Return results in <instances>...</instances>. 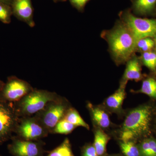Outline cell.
I'll return each instance as SVG.
<instances>
[{"label": "cell", "instance_id": "cell-11", "mask_svg": "<svg viewBox=\"0 0 156 156\" xmlns=\"http://www.w3.org/2000/svg\"><path fill=\"white\" fill-rule=\"evenodd\" d=\"M126 82L121 81L120 87L115 93L107 98L101 105L110 114H115L119 116L125 115L126 112L123 109V104L126 98Z\"/></svg>", "mask_w": 156, "mask_h": 156}, {"label": "cell", "instance_id": "cell-17", "mask_svg": "<svg viewBox=\"0 0 156 156\" xmlns=\"http://www.w3.org/2000/svg\"><path fill=\"white\" fill-rule=\"evenodd\" d=\"M63 119L66 120L77 127H83L88 130L90 129L89 125L83 119L79 112L73 107H71L69 109Z\"/></svg>", "mask_w": 156, "mask_h": 156}, {"label": "cell", "instance_id": "cell-9", "mask_svg": "<svg viewBox=\"0 0 156 156\" xmlns=\"http://www.w3.org/2000/svg\"><path fill=\"white\" fill-rule=\"evenodd\" d=\"M30 84L15 76L9 77L0 92V99L7 102L15 103L32 91Z\"/></svg>", "mask_w": 156, "mask_h": 156}, {"label": "cell", "instance_id": "cell-1", "mask_svg": "<svg viewBox=\"0 0 156 156\" xmlns=\"http://www.w3.org/2000/svg\"><path fill=\"white\" fill-rule=\"evenodd\" d=\"M155 111L152 105L144 104L126 112L123 123L113 131L112 136L117 141L136 143L151 136Z\"/></svg>", "mask_w": 156, "mask_h": 156}, {"label": "cell", "instance_id": "cell-22", "mask_svg": "<svg viewBox=\"0 0 156 156\" xmlns=\"http://www.w3.org/2000/svg\"><path fill=\"white\" fill-rule=\"evenodd\" d=\"M142 60L148 68L154 71L156 69V53L152 52H145L143 53Z\"/></svg>", "mask_w": 156, "mask_h": 156}, {"label": "cell", "instance_id": "cell-2", "mask_svg": "<svg viewBox=\"0 0 156 156\" xmlns=\"http://www.w3.org/2000/svg\"><path fill=\"white\" fill-rule=\"evenodd\" d=\"M115 61L118 64L128 61L136 49V43L125 24H119L107 37Z\"/></svg>", "mask_w": 156, "mask_h": 156}, {"label": "cell", "instance_id": "cell-16", "mask_svg": "<svg viewBox=\"0 0 156 156\" xmlns=\"http://www.w3.org/2000/svg\"><path fill=\"white\" fill-rule=\"evenodd\" d=\"M139 156H156V139L151 136L137 143Z\"/></svg>", "mask_w": 156, "mask_h": 156}, {"label": "cell", "instance_id": "cell-19", "mask_svg": "<svg viewBox=\"0 0 156 156\" xmlns=\"http://www.w3.org/2000/svg\"><path fill=\"white\" fill-rule=\"evenodd\" d=\"M123 156H139L137 143L134 141H117Z\"/></svg>", "mask_w": 156, "mask_h": 156}, {"label": "cell", "instance_id": "cell-27", "mask_svg": "<svg viewBox=\"0 0 156 156\" xmlns=\"http://www.w3.org/2000/svg\"><path fill=\"white\" fill-rule=\"evenodd\" d=\"M13 0H0V2L4 3V4L8 5L9 3L13 2Z\"/></svg>", "mask_w": 156, "mask_h": 156}, {"label": "cell", "instance_id": "cell-26", "mask_svg": "<svg viewBox=\"0 0 156 156\" xmlns=\"http://www.w3.org/2000/svg\"><path fill=\"white\" fill-rule=\"evenodd\" d=\"M73 6L79 10H83L86 4L90 0H69Z\"/></svg>", "mask_w": 156, "mask_h": 156}, {"label": "cell", "instance_id": "cell-12", "mask_svg": "<svg viewBox=\"0 0 156 156\" xmlns=\"http://www.w3.org/2000/svg\"><path fill=\"white\" fill-rule=\"evenodd\" d=\"M12 3L13 13L15 16L30 27H34L35 22L31 0H13Z\"/></svg>", "mask_w": 156, "mask_h": 156}, {"label": "cell", "instance_id": "cell-25", "mask_svg": "<svg viewBox=\"0 0 156 156\" xmlns=\"http://www.w3.org/2000/svg\"><path fill=\"white\" fill-rule=\"evenodd\" d=\"M81 156H98L92 143H87L81 147Z\"/></svg>", "mask_w": 156, "mask_h": 156}, {"label": "cell", "instance_id": "cell-13", "mask_svg": "<svg viewBox=\"0 0 156 156\" xmlns=\"http://www.w3.org/2000/svg\"><path fill=\"white\" fill-rule=\"evenodd\" d=\"M94 135V142L93 144L98 156H106L108 154L107 152V145L112 136L102 129L98 128H93Z\"/></svg>", "mask_w": 156, "mask_h": 156}, {"label": "cell", "instance_id": "cell-6", "mask_svg": "<svg viewBox=\"0 0 156 156\" xmlns=\"http://www.w3.org/2000/svg\"><path fill=\"white\" fill-rule=\"evenodd\" d=\"M20 118L13 103L0 99V145L11 139Z\"/></svg>", "mask_w": 156, "mask_h": 156}, {"label": "cell", "instance_id": "cell-30", "mask_svg": "<svg viewBox=\"0 0 156 156\" xmlns=\"http://www.w3.org/2000/svg\"><path fill=\"white\" fill-rule=\"evenodd\" d=\"M155 44H156V37H155Z\"/></svg>", "mask_w": 156, "mask_h": 156}, {"label": "cell", "instance_id": "cell-5", "mask_svg": "<svg viewBox=\"0 0 156 156\" xmlns=\"http://www.w3.org/2000/svg\"><path fill=\"white\" fill-rule=\"evenodd\" d=\"M123 23L130 30L136 43L145 38L156 37V19L135 17L129 11L121 13Z\"/></svg>", "mask_w": 156, "mask_h": 156}, {"label": "cell", "instance_id": "cell-14", "mask_svg": "<svg viewBox=\"0 0 156 156\" xmlns=\"http://www.w3.org/2000/svg\"><path fill=\"white\" fill-rule=\"evenodd\" d=\"M142 78L141 68L138 58L134 57L129 59L127 62L122 81L128 83L129 80L138 82Z\"/></svg>", "mask_w": 156, "mask_h": 156}, {"label": "cell", "instance_id": "cell-18", "mask_svg": "<svg viewBox=\"0 0 156 156\" xmlns=\"http://www.w3.org/2000/svg\"><path fill=\"white\" fill-rule=\"evenodd\" d=\"M45 156H76L73 153L72 145L68 138H65L60 145L49 151Z\"/></svg>", "mask_w": 156, "mask_h": 156}, {"label": "cell", "instance_id": "cell-24", "mask_svg": "<svg viewBox=\"0 0 156 156\" xmlns=\"http://www.w3.org/2000/svg\"><path fill=\"white\" fill-rule=\"evenodd\" d=\"M155 42L150 38H145L139 40L136 43V48L143 52H148L153 48Z\"/></svg>", "mask_w": 156, "mask_h": 156}, {"label": "cell", "instance_id": "cell-15", "mask_svg": "<svg viewBox=\"0 0 156 156\" xmlns=\"http://www.w3.org/2000/svg\"><path fill=\"white\" fill-rule=\"evenodd\" d=\"M134 11L140 15H153L156 13V0H133Z\"/></svg>", "mask_w": 156, "mask_h": 156}, {"label": "cell", "instance_id": "cell-20", "mask_svg": "<svg viewBox=\"0 0 156 156\" xmlns=\"http://www.w3.org/2000/svg\"><path fill=\"white\" fill-rule=\"evenodd\" d=\"M134 93H141L146 94L156 100V80L153 78H148L143 82L141 88L134 91Z\"/></svg>", "mask_w": 156, "mask_h": 156}, {"label": "cell", "instance_id": "cell-28", "mask_svg": "<svg viewBox=\"0 0 156 156\" xmlns=\"http://www.w3.org/2000/svg\"><path fill=\"white\" fill-rule=\"evenodd\" d=\"M106 156H123L121 153L119 154H108Z\"/></svg>", "mask_w": 156, "mask_h": 156}, {"label": "cell", "instance_id": "cell-23", "mask_svg": "<svg viewBox=\"0 0 156 156\" xmlns=\"http://www.w3.org/2000/svg\"><path fill=\"white\" fill-rule=\"evenodd\" d=\"M11 10L7 4L0 2V21L8 24L11 22Z\"/></svg>", "mask_w": 156, "mask_h": 156}, {"label": "cell", "instance_id": "cell-8", "mask_svg": "<svg viewBox=\"0 0 156 156\" xmlns=\"http://www.w3.org/2000/svg\"><path fill=\"white\" fill-rule=\"evenodd\" d=\"M11 142L8 145L9 153L13 156H44L49 151H45V143L42 140H28L16 136L11 138Z\"/></svg>", "mask_w": 156, "mask_h": 156}, {"label": "cell", "instance_id": "cell-7", "mask_svg": "<svg viewBox=\"0 0 156 156\" xmlns=\"http://www.w3.org/2000/svg\"><path fill=\"white\" fill-rule=\"evenodd\" d=\"M14 133L17 137L28 140H41L50 134L34 116L20 118Z\"/></svg>", "mask_w": 156, "mask_h": 156}, {"label": "cell", "instance_id": "cell-29", "mask_svg": "<svg viewBox=\"0 0 156 156\" xmlns=\"http://www.w3.org/2000/svg\"><path fill=\"white\" fill-rule=\"evenodd\" d=\"M5 83L3 82V81L0 80V92L2 91V89H3V87L5 85Z\"/></svg>", "mask_w": 156, "mask_h": 156}, {"label": "cell", "instance_id": "cell-3", "mask_svg": "<svg viewBox=\"0 0 156 156\" xmlns=\"http://www.w3.org/2000/svg\"><path fill=\"white\" fill-rule=\"evenodd\" d=\"M58 96L56 92L34 89L13 105L20 118L32 116L41 110L49 101Z\"/></svg>", "mask_w": 156, "mask_h": 156}, {"label": "cell", "instance_id": "cell-31", "mask_svg": "<svg viewBox=\"0 0 156 156\" xmlns=\"http://www.w3.org/2000/svg\"><path fill=\"white\" fill-rule=\"evenodd\" d=\"M0 156H2V155L1 154H0Z\"/></svg>", "mask_w": 156, "mask_h": 156}, {"label": "cell", "instance_id": "cell-10", "mask_svg": "<svg viewBox=\"0 0 156 156\" xmlns=\"http://www.w3.org/2000/svg\"><path fill=\"white\" fill-rule=\"evenodd\" d=\"M87 108L89 112L93 128L102 129L109 134L114 125L110 119L111 115L101 104L93 105L89 101L87 102Z\"/></svg>", "mask_w": 156, "mask_h": 156}, {"label": "cell", "instance_id": "cell-21", "mask_svg": "<svg viewBox=\"0 0 156 156\" xmlns=\"http://www.w3.org/2000/svg\"><path fill=\"white\" fill-rule=\"evenodd\" d=\"M76 128V126L63 119L56 125L52 134H68L72 133Z\"/></svg>", "mask_w": 156, "mask_h": 156}, {"label": "cell", "instance_id": "cell-4", "mask_svg": "<svg viewBox=\"0 0 156 156\" xmlns=\"http://www.w3.org/2000/svg\"><path fill=\"white\" fill-rule=\"evenodd\" d=\"M72 107L66 98L59 95L56 98L49 101L35 117L45 127L50 134H52L55 126L64 119L69 109Z\"/></svg>", "mask_w": 156, "mask_h": 156}]
</instances>
